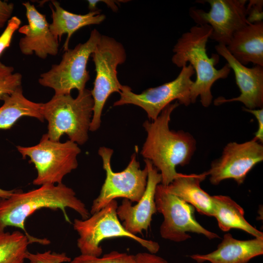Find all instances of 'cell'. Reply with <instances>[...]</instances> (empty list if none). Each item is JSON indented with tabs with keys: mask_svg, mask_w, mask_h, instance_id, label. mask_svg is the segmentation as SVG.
<instances>
[{
	"mask_svg": "<svg viewBox=\"0 0 263 263\" xmlns=\"http://www.w3.org/2000/svg\"><path fill=\"white\" fill-rule=\"evenodd\" d=\"M61 210L65 220L71 223L67 208L76 211L84 220L90 216L85 204L76 196L74 190L63 183L44 185L25 192L15 190L7 198H0V233L8 226L21 229L31 244L46 245L50 244L46 238H38L30 235L25 223L27 218L42 208Z\"/></svg>",
	"mask_w": 263,
	"mask_h": 263,
	"instance_id": "cell-1",
	"label": "cell"
},
{
	"mask_svg": "<svg viewBox=\"0 0 263 263\" xmlns=\"http://www.w3.org/2000/svg\"><path fill=\"white\" fill-rule=\"evenodd\" d=\"M179 105L177 101L169 104L156 119L146 120L143 124L147 135L141 154L160 171L164 186L180 175L176 167L188 164L196 150V140L191 134L169 129L171 113Z\"/></svg>",
	"mask_w": 263,
	"mask_h": 263,
	"instance_id": "cell-2",
	"label": "cell"
},
{
	"mask_svg": "<svg viewBox=\"0 0 263 263\" xmlns=\"http://www.w3.org/2000/svg\"><path fill=\"white\" fill-rule=\"evenodd\" d=\"M212 31L209 25L192 26L177 40L171 58L172 63L178 67L182 68L188 62L193 67L196 78L190 89L191 103H195L199 96L202 106L206 108L212 102V85L220 79L226 78L231 71L227 63L217 69L215 66L219 62V56L212 54L209 57L207 54V43Z\"/></svg>",
	"mask_w": 263,
	"mask_h": 263,
	"instance_id": "cell-3",
	"label": "cell"
},
{
	"mask_svg": "<svg viewBox=\"0 0 263 263\" xmlns=\"http://www.w3.org/2000/svg\"><path fill=\"white\" fill-rule=\"evenodd\" d=\"M94 105L91 91L86 89L79 92L76 98L71 94H55L42 103V113L48 122V137L59 141L66 134L77 144H85L88 139Z\"/></svg>",
	"mask_w": 263,
	"mask_h": 263,
	"instance_id": "cell-4",
	"label": "cell"
},
{
	"mask_svg": "<svg viewBox=\"0 0 263 263\" xmlns=\"http://www.w3.org/2000/svg\"><path fill=\"white\" fill-rule=\"evenodd\" d=\"M117 207L116 201L113 200L89 218L74 220L73 225L79 236L77 246L80 254L100 257L103 252L102 241L119 237L133 240L150 253L158 252L160 245L157 242L133 235L125 228L118 217Z\"/></svg>",
	"mask_w": 263,
	"mask_h": 263,
	"instance_id": "cell-5",
	"label": "cell"
},
{
	"mask_svg": "<svg viewBox=\"0 0 263 263\" xmlns=\"http://www.w3.org/2000/svg\"><path fill=\"white\" fill-rule=\"evenodd\" d=\"M17 148L23 159L29 157V162L34 165L37 175L33 184L39 186L62 183L64 176L77 168V157L81 152L76 143L70 140L53 141L47 133L36 145Z\"/></svg>",
	"mask_w": 263,
	"mask_h": 263,
	"instance_id": "cell-6",
	"label": "cell"
},
{
	"mask_svg": "<svg viewBox=\"0 0 263 263\" xmlns=\"http://www.w3.org/2000/svg\"><path fill=\"white\" fill-rule=\"evenodd\" d=\"M96 72L93 89V114L90 131L100 127L101 114L106 102L113 93H119L123 85L117 77V68L125 62L126 51L123 45L113 38L102 35L91 55Z\"/></svg>",
	"mask_w": 263,
	"mask_h": 263,
	"instance_id": "cell-7",
	"label": "cell"
},
{
	"mask_svg": "<svg viewBox=\"0 0 263 263\" xmlns=\"http://www.w3.org/2000/svg\"><path fill=\"white\" fill-rule=\"evenodd\" d=\"M101 36L94 29L85 42L65 51L59 63L52 65L50 70L40 75V85L53 89L56 95L71 94L73 89L78 93L83 91L90 79L87 62Z\"/></svg>",
	"mask_w": 263,
	"mask_h": 263,
	"instance_id": "cell-8",
	"label": "cell"
},
{
	"mask_svg": "<svg viewBox=\"0 0 263 263\" xmlns=\"http://www.w3.org/2000/svg\"><path fill=\"white\" fill-rule=\"evenodd\" d=\"M138 150L131 156L127 167L120 172H114L111 160L113 150L106 147H100L98 153L103 162L106 178L98 196L93 201L90 213L93 214L118 198L137 202L142 196L147 185L148 169H140L137 160Z\"/></svg>",
	"mask_w": 263,
	"mask_h": 263,
	"instance_id": "cell-9",
	"label": "cell"
},
{
	"mask_svg": "<svg viewBox=\"0 0 263 263\" xmlns=\"http://www.w3.org/2000/svg\"><path fill=\"white\" fill-rule=\"evenodd\" d=\"M195 74L190 65L182 67L174 80L154 88H150L139 94L134 93L132 88L123 85L119 93L120 98L114 102L113 106L132 104L143 109L148 118L153 121L162 111L171 102L177 101L186 106L191 104L190 91L194 82L191 79Z\"/></svg>",
	"mask_w": 263,
	"mask_h": 263,
	"instance_id": "cell-10",
	"label": "cell"
},
{
	"mask_svg": "<svg viewBox=\"0 0 263 263\" xmlns=\"http://www.w3.org/2000/svg\"><path fill=\"white\" fill-rule=\"evenodd\" d=\"M155 202L157 212L164 217L159 230L162 238L182 242L191 238L189 232L203 235L210 240L220 238L197 222L193 206L167 191L162 184L157 186Z\"/></svg>",
	"mask_w": 263,
	"mask_h": 263,
	"instance_id": "cell-11",
	"label": "cell"
},
{
	"mask_svg": "<svg viewBox=\"0 0 263 263\" xmlns=\"http://www.w3.org/2000/svg\"><path fill=\"white\" fill-rule=\"evenodd\" d=\"M208 3V12L196 7L189 10L190 17L197 25H209L212 31L209 38L227 46L238 30L249 23L246 19V0H196Z\"/></svg>",
	"mask_w": 263,
	"mask_h": 263,
	"instance_id": "cell-12",
	"label": "cell"
},
{
	"mask_svg": "<svg viewBox=\"0 0 263 263\" xmlns=\"http://www.w3.org/2000/svg\"><path fill=\"white\" fill-rule=\"evenodd\" d=\"M263 160V146L254 138L242 143L230 142L224 148L221 156L211 163L206 172L213 185L226 179H232L241 185L249 172Z\"/></svg>",
	"mask_w": 263,
	"mask_h": 263,
	"instance_id": "cell-13",
	"label": "cell"
},
{
	"mask_svg": "<svg viewBox=\"0 0 263 263\" xmlns=\"http://www.w3.org/2000/svg\"><path fill=\"white\" fill-rule=\"evenodd\" d=\"M148 169L145 190L135 205L127 199H123L116 212L125 228L136 235L147 231L150 226L152 217L156 213L155 194L157 186L161 183L162 177L158 170L148 159H144Z\"/></svg>",
	"mask_w": 263,
	"mask_h": 263,
	"instance_id": "cell-14",
	"label": "cell"
},
{
	"mask_svg": "<svg viewBox=\"0 0 263 263\" xmlns=\"http://www.w3.org/2000/svg\"><path fill=\"white\" fill-rule=\"evenodd\" d=\"M218 55L223 56L233 71L236 82L241 94L236 97L225 99L220 96L214 101L215 105L239 101L248 109L263 108V67L256 65L248 68L239 62L230 53L226 46L218 44L215 46Z\"/></svg>",
	"mask_w": 263,
	"mask_h": 263,
	"instance_id": "cell-15",
	"label": "cell"
},
{
	"mask_svg": "<svg viewBox=\"0 0 263 263\" xmlns=\"http://www.w3.org/2000/svg\"><path fill=\"white\" fill-rule=\"evenodd\" d=\"M22 5L25 9L28 24L18 29L24 35L19 43L21 53L27 56L35 54L42 59L48 56H56L58 51V39L52 34L46 16L29 1L23 2Z\"/></svg>",
	"mask_w": 263,
	"mask_h": 263,
	"instance_id": "cell-16",
	"label": "cell"
},
{
	"mask_svg": "<svg viewBox=\"0 0 263 263\" xmlns=\"http://www.w3.org/2000/svg\"><path fill=\"white\" fill-rule=\"evenodd\" d=\"M263 254V238L240 240L228 233L224 235L222 241L214 251L205 254H195L189 257L198 263H247Z\"/></svg>",
	"mask_w": 263,
	"mask_h": 263,
	"instance_id": "cell-17",
	"label": "cell"
},
{
	"mask_svg": "<svg viewBox=\"0 0 263 263\" xmlns=\"http://www.w3.org/2000/svg\"><path fill=\"white\" fill-rule=\"evenodd\" d=\"M226 48L241 64L263 67V21L249 23L232 36Z\"/></svg>",
	"mask_w": 263,
	"mask_h": 263,
	"instance_id": "cell-18",
	"label": "cell"
},
{
	"mask_svg": "<svg viewBox=\"0 0 263 263\" xmlns=\"http://www.w3.org/2000/svg\"><path fill=\"white\" fill-rule=\"evenodd\" d=\"M207 176L206 171L198 174L181 173L168 186H163L167 191L191 205L201 214L213 216L212 196L200 186Z\"/></svg>",
	"mask_w": 263,
	"mask_h": 263,
	"instance_id": "cell-19",
	"label": "cell"
},
{
	"mask_svg": "<svg viewBox=\"0 0 263 263\" xmlns=\"http://www.w3.org/2000/svg\"><path fill=\"white\" fill-rule=\"evenodd\" d=\"M51 3L54 8L50 5L52 22L49 24L50 29L59 41L64 34H67L63 45L64 51L69 49L70 39L75 32L86 26L99 24L106 18L105 15L98 9L84 15L77 14L63 9L56 0H52Z\"/></svg>",
	"mask_w": 263,
	"mask_h": 263,
	"instance_id": "cell-20",
	"label": "cell"
},
{
	"mask_svg": "<svg viewBox=\"0 0 263 263\" xmlns=\"http://www.w3.org/2000/svg\"><path fill=\"white\" fill-rule=\"evenodd\" d=\"M213 217L221 230L226 232L232 228L242 230L254 237L263 238V233L250 225L245 219L242 207L230 197L212 196Z\"/></svg>",
	"mask_w": 263,
	"mask_h": 263,
	"instance_id": "cell-21",
	"label": "cell"
},
{
	"mask_svg": "<svg viewBox=\"0 0 263 263\" xmlns=\"http://www.w3.org/2000/svg\"><path fill=\"white\" fill-rule=\"evenodd\" d=\"M0 107V130L10 129L21 117L28 116L44 120L42 103H36L26 98L23 94L22 86L11 94L5 96Z\"/></svg>",
	"mask_w": 263,
	"mask_h": 263,
	"instance_id": "cell-22",
	"label": "cell"
},
{
	"mask_svg": "<svg viewBox=\"0 0 263 263\" xmlns=\"http://www.w3.org/2000/svg\"><path fill=\"white\" fill-rule=\"evenodd\" d=\"M30 244L27 236L19 231L0 233V263H24Z\"/></svg>",
	"mask_w": 263,
	"mask_h": 263,
	"instance_id": "cell-23",
	"label": "cell"
},
{
	"mask_svg": "<svg viewBox=\"0 0 263 263\" xmlns=\"http://www.w3.org/2000/svg\"><path fill=\"white\" fill-rule=\"evenodd\" d=\"M14 72L13 67L7 66L0 61V100L21 86L22 75Z\"/></svg>",
	"mask_w": 263,
	"mask_h": 263,
	"instance_id": "cell-24",
	"label": "cell"
},
{
	"mask_svg": "<svg viewBox=\"0 0 263 263\" xmlns=\"http://www.w3.org/2000/svg\"><path fill=\"white\" fill-rule=\"evenodd\" d=\"M71 263H135V256L113 251L102 257L80 254L71 260Z\"/></svg>",
	"mask_w": 263,
	"mask_h": 263,
	"instance_id": "cell-25",
	"label": "cell"
},
{
	"mask_svg": "<svg viewBox=\"0 0 263 263\" xmlns=\"http://www.w3.org/2000/svg\"><path fill=\"white\" fill-rule=\"evenodd\" d=\"M27 260L29 263H64L71 262L72 259L64 252L48 250L43 252H28Z\"/></svg>",
	"mask_w": 263,
	"mask_h": 263,
	"instance_id": "cell-26",
	"label": "cell"
},
{
	"mask_svg": "<svg viewBox=\"0 0 263 263\" xmlns=\"http://www.w3.org/2000/svg\"><path fill=\"white\" fill-rule=\"evenodd\" d=\"M20 19L16 16L11 17L8 21L6 28L0 36V55L11 43L14 33L19 28Z\"/></svg>",
	"mask_w": 263,
	"mask_h": 263,
	"instance_id": "cell-27",
	"label": "cell"
},
{
	"mask_svg": "<svg viewBox=\"0 0 263 263\" xmlns=\"http://www.w3.org/2000/svg\"><path fill=\"white\" fill-rule=\"evenodd\" d=\"M263 1L262 0H250L246 5V19L249 23L263 21Z\"/></svg>",
	"mask_w": 263,
	"mask_h": 263,
	"instance_id": "cell-28",
	"label": "cell"
},
{
	"mask_svg": "<svg viewBox=\"0 0 263 263\" xmlns=\"http://www.w3.org/2000/svg\"><path fill=\"white\" fill-rule=\"evenodd\" d=\"M243 110L252 114L256 117L258 123V129L255 133L254 138L262 144L263 142V108L248 109L243 107Z\"/></svg>",
	"mask_w": 263,
	"mask_h": 263,
	"instance_id": "cell-29",
	"label": "cell"
},
{
	"mask_svg": "<svg viewBox=\"0 0 263 263\" xmlns=\"http://www.w3.org/2000/svg\"><path fill=\"white\" fill-rule=\"evenodd\" d=\"M14 8L13 3L0 0V29L2 28L11 18Z\"/></svg>",
	"mask_w": 263,
	"mask_h": 263,
	"instance_id": "cell-30",
	"label": "cell"
},
{
	"mask_svg": "<svg viewBox=\"0 0 263 263\" xmlns=\"http://www.w3.org/2000/svg\"><path fill=\"white\" fill-rule=\"evenodd\" d=\"M135 256V263H169L163 258L150 252H140Z\"/></svg>",
	"mask_w": 263,
	"mask_h": 263,
	"instance_id": "cell-31",
	"label": "cell"
},
{
	"mask_svg": "<svg viewBox=\"0 0 263 263\" xmlns=\"http://www.w3.org/2000/svg\"><path fill=\"white\" fill-rule=\"evenodd\" d=\"M120 0L116 1V0H101L105 3H106L108 7L111 8L113 11L116 12L118 10L117 6L116 4V3H118L119 1H122Z\"/></svg>",
	"mask_w": 263,
	"mask_h": 263,
	"instance_id": "cell-32",
	"label": "cell"
},
{
	"mask_svg": "<svg viewBox=\"0 0 263 263\" xmlns=\"http://www.w3.org/2000/svg\"><path fill=\"white\" fill-rule=\"evenodd\" d=\"M15 190H4L0 188V198H7L10 197Z\"/></svg>",
	"mask_w": 263,
	"mask_h": 263,
	"instance_id": "cell-33",
	"label": "cell"
},
{
	"mask_svg": "<svg viewBox=\"0 0 263 263\" xmlns=\"http://www.w3.org/2000/svg\"><path fill=\"white\" fill-rule=\"evenodd\" d=\"M87 1L90 12L94 11L97 10L96 9V5L98 3V0H89Z\"/></svg>",
	"mask_w": 263,
	"mask_h": 263,
	"instance_id": "cell-34",
	"label": "cell"
}]
</instances>
